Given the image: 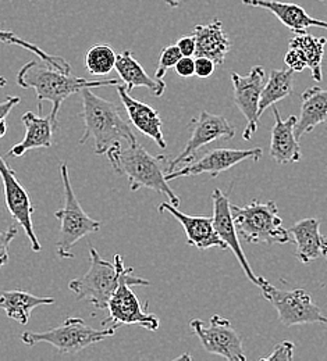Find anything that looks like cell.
I'll list each match as a JSON object with an SVG mask.
<instances>
[{
    "label": "cell",
    "mask_w": 327,
    "mask_h": 361,
    "mask_svg": "<svg viewBox=\"0 0 327 361\" xmlns=\"http://www.w3.org/2000/svg\"><path fill=\"white\" fill-rule=\"evenodd\" d=\"M17 233L18 228L16 226H8L6 231H0V269L8 263V246Z\"/></svg>",
    "instance_id": "31"
},
{
    "label": "cell",
    "mask_w": 327,
    "mask_h": 361,
    "mask_svg": "<svg viewBox=\"0 0 327 361\" xmlns=\"http://www.w3.org/2000/svg\"><path fill=\"white\" fill-rule=\"evenodd\" d=\"M266 73L262 66H254L248 75L232 73L234 87V103L246 120V128L242 134L244 140H249L259 127V102L265 87Z\"/></svg>",
    "instance_id": "13"
},
{
    "label": "cell",
    "mask_w": 327,
    "mask_h": 361,
    "mask_svg": "<svg viewBox=\"0 0 327 361\" xmlns=\"http://www.w3.org/2000/svg\"><path fill=\"white\" fill-rule=\"evenodd\" d=\"M323 257L327 260V238L323 240Z\"/></svg>",
    "instance_id": "41"
},
{
    "label": "cell",
    "mask_w": 327,
    "mask_h": 361,
    "mask_svg": "<svg viewBox=\"0 0 327 361\" xmlns=\"http://www.w3.org/2000/svg\"><path fill=\"white\" fill-rule=\"evenodd\" d=\"M327 39L321 37H314L312 34L308 32H298L295 34L291 39L288 46L292 49H297L302 53L307 67L312 73V78L316 82H322L323 80V73H322V60L325 54V46H326Z\"/></svg>",
    "instance_id": "26"
},
{
    "label": "cell",
    "mask_w": 327,
    "mask_h": 361,
    "mask_svg": "<svg viewBox=\"0 0 327 361\" xmlns=\"http://www.w3.org/2000/svg\"><path fill=\"white\" fill-rule=\"evenodd\" d=\"M177 47L180 49L182 54L186 56V57H192L195 56V49H196V44H195V38L194 35H186V37H182L179 41H177Z\"/></svg>",
    "instance_id": "36"
},
{
    "label": "cell",
    "mask_w": 327,
    "mask_h": 361,
    "mask_svg": "<svg viewBox=\"0 0 327 361\" xmlns=\"http://www.w3.org/2000/svg\"><path fill=\"white\" fill-rule=\"evenodd\" d=\"M117 93L126 109L131 124L142 133L143 135L149 136L160 149H166L167 143L165 140V135L162 131V118L152 106L142 103L140 100L131 97L130 92L126 88L124 84L117 85Z\"/></svg>",
    "instance_id": "17"
},
{
    "label": "cell",
    "mask_w": 327,
    "mask_h": 361,
    "mask_svg": "<svg viewBox=\"0 0 327 361\" xmlns=\"http://www.w3.org/2000/svg\"><path fill=\"white\" fill-rule=\"evenodd\" d=\"M301 113L295 126L298 140L314 131L319 124L327 123V90L312 87L301 94Z\"/></svg>",
    "instance_id": "24"
},
{
    "label": "cell",
    "mask_w": 327,
    "mask_h": 361,
    "mask_svg": "<svg viewBox=\"0 0 327 361\" xmlns=\"http://www.w3.org/2000/svg\"><path fill=\"white\" fill-rule=\"evenodd\" d=\"M60 174L64 188V203L63 207L54 213L56 220L60 223L56 252L60 259H74L73 246L83 238L97 232L102 223L90 217L81 207L71 188L69 166L66 163H61Z\"/></svg>",
    "instance_id": "6"
},
{
    "label": "cell",
    "mask_w": 327,
    "mask_h": 361,
    "mask_svg": "<svg viewBox=\"0 0 327 361\" xmlns=\"http://www.w3.org/2000/svg\"><path fill=\"white\" fill-rule=\"evenodd\" d=\"M150 282L140 276H131L120 282L113 296L109 300L107 310L109 317L102 321V325L106 326L110 324L113 329H117L120 325H140L148 331H157L160 321L156 314L146 313L141 306L138 298L136 296L131 286H149Z\"/></svg>",
    "instance_id": "9"
},
{
    "label": "cell",
    "mask_w": 327,
    "mask_h": 361,
    "mask_svg": "<svg viewBox=\"0 0 327 361\" xmlns=\"http://www.w3.org/2000/svg\"><path fill=\"white\" fill-rule=\"evenodd\" d=\"M183 359H187V360H191V356H188V355H184V356H180L177 360H183Z\"/></svg>",
    "instance_id": "42"
},
{
    "label": "cell",
    "mask_w": 327,
    "mask_h": 361,
    "mask_svg": "<svg viewBox=\"0 0 327 361\" xmlns=\"http://www.w3.org/2000/svg\"><path fill=\"white\" fill-rule=\"evenodd\" d=\"M91 266L83 276L70 281L69 289L74 292L77 300H87L99 310H107V305L121 281L134 276L133 269L124 267L120 255L113 263L100 257L94 246H90Z\"/></svg>",
    "instance_id": "4"
},
{
    "label": "cell",
    "mask_w": 327,
    "mask_h": 361,
    "mask_svg": "<svg viewBox=\"0 0 327 361\" xmlns=\"http://www.w3.org/2000/svg\"><path fill=\"white\" fill-rule=\"evenodd\" d=\"M0 178L3 182L4 200H6L8 213L16 220V223L24 229L27 238L31 242L32 252H37V253L41 252L42 246L34 231V223H32L35 206L32 204L28 192L17 178L16 171L7 166L4 157L1 156H0Z\"/></svg>",
    "instance_id": "12"
},
{
    "label": "cell",
    "mask_w": 327,
    "mask_h": 361,
    "mask_svg": "<svg viewBox=\"0 0 327 361\" xmlns=\"http://www.w3.org/2000/svg\"><path fill=\"white\" fill-rule=\"evenodd\" d=\"M275 126L272 128L270 140V157L278 164L298 163L302 157L299 140L295 135V126L298 117L290 116L287 120H283L279 110L273 106Z\"/></svg>",
    "instance_id": "19"
},
{
    "label": "cell",
    "mask_w": 327,
    "mask_h": 361,
    "mask_svg": "<svg viewBox=\"0 0 327 361\" xmlns=\"http://www.w3.org/2000/svg\"><path fill=\"white\" fill-rule=\"evenodd\" d=\"M7 85V80L4 77H0V90Z\"/></svg>",
    "instance_id": "40"
},
{
    "label": "cell",
    "mask_w": 327,
    "mask_h": 361,
    "mask_svg": "<svg viewBox=\"0 0 327 361\" xmlns=\"http://www.w3.org/2000/svg\"><path fill=\"white\" fill-rule=\"evenodd\" d=\"M212 202H213V226L218 232V235L226 242L227 247L232 249V252L238 260V264L246 275V278L258 286V276L251 269L249 262L246 260V256L241 247L237 228L234 224L233 213H232V203L226 193H223L220 189H215L212 192Z\"/></svg>",
    "instance_id": "15"
},
{
    "label": "cell",
    "mask_w": 327,
    "mask_h": 361,
    "mask_svg": "<svg viewBox=\"0 0 327 361\" xmlns=\"http://www.w3.org/2000/svg\"><path fill=\"white\" fill-rule=\"evenodd\" d=\"M159 213H169L172 214L186 231L187 243L199 250H206L209 247H219L227 249L226 242L218 235L213 219L208 216H188L186 213L180 212L179 207L173 206L172 203L163 202L157 207Z\"/></svg>",
    "instance_id": "16"
},
{
    "label": "cell",
    "mask_w": 327,
    "mask_h": 361,
    "mask_svg": "<svg viewBox=\"0 0 327 361\" xmlns=\"http://www.w3.org/2000/svg\"><path fill=\"white\" fill-rule=\"evenodd\" d=\"M192 35L196 44L195 57H208L216 66L225 64L232 44L219 18H213L206 25H195Z\"/></svg>",
    "instance_id": "20"
},
{
    "label": "cell",
    "mask_w": 327,
    "mask_h": 361,
    "mask_svg": "<svg viewBox=\"0 0 327 361\" xmlns=\"http://www.w3.org/2000/svg\"><path fill=\"white\" fill-rule=\"evenodd\" d=\"M116 329L90 326L80 317H70L64 322L47 332H24L21 335L23 343L34 346L45 342L52 345L59 353H78L97 342L113 336Z\"/></svg>",
    "instance_id": "7"
},
{
    "label": "cell",
    "mask_w": 327,
    "mask_h": 361,
    "mask_svg": "<svg viewBox=\"0 0 327 361\" xmlns=\"http://www.w3.org/2000/svg\"><path fill=\"white\" fill-rule=\"evenodd\" d=\"M234 135L233 126L223 116L212 114L205 110L201 111L198 117L191 120V136L187 145L174 160L169 161L167 173H173L183 163L188 164L194 161L201 147L220 139H233Z\"/></svg>",
    "instance_id": "11"
},
{
    "label": "cell",
    "mask_w": 327,
    "mask_h": 361,
    "mask_svg": "<svg viewBox=\"0 0 327 361\" xmlns=\"http://www.w3.org/2000/svg\"><path fill=\"white\" fill-rule=\"evenodd\" d=\"M262 296L278 310L279 319L285 328L304 324H327V317L314 303L305 289H279L263 276L258 278Z\"/></svg>",
    "instance_id": "8"
},
{
    "label": "cell",
    "mask_w": 327,
    "mask_h": 361,
    "mask_svg": "<svg viewBox=\"0 0 327 361\" xmlns=\"http://www.w3.org/2000/svg\"><path fill=\"white\" fill-rule=\"evenodd\" d=\"M216 64L213 60L208 57H196L195 59V75L199 78H209L215 73Z\"/></svg>",
    "instance_id": "34"
},
{
    "label": "cell",
    "mask_w": 327,
    "mask_h": 361,
    "mask_svg": "<svg viewBox=\"0 0 327 361\" xmlns=\"http://www.w3.org/2000/svg\"><path fill=\"white\" fill-rule=\"evenodd\" d=\"M263 156L262 147H254L248 150H238V149H213L208 152L198 160H194L184 166L183 169L174 170L173 173L166 174V180H173L182 177H195L201 174H210L216 178L219 174L233 169L234 166L245 161L254 160L259 161Z\"/></svg>",
    "instance_id": "14"
},
{
    "label": "cell",
    "mask_w": 327,
    "mask_h": 361,
    "mask_svg": "<svg viewBox=\"0 0 327 361\" xmlns=\"http://www.w3.org/2000/svg\"><path fill=\"white\" fill-rule=\"evenodd\" d=\"M176 68V73L183 77V78H189L192 75H195V59L192 57H186L183 56L177 64L174 66Z\"/></svg>",
    "instance_id": "35"
},
{
    "label": "cell",
    "mask_w": 327,
    "mask_h": 361,
    "mask_svg": "<svg viewBox=\"0 0 327 361\" xmlns=\"http://www.w3.org/2000/svg\"><path fill=\"white\" fill-rule=\"evenodd\" d=\"M20 102H21L20 97H11V96L7 97L4 102H1L0 103V118H6L11 113V110L20 104Z\"/></svg>",
    "instance_id": "37"
},
{
    "label": "cell",
    "mask_w": 327,
    "mask_h": 361,
    "mask_svg": "<svg viewBox=\"0 0 327 361\" xmlns=\"http://www.w3.org/2000/svg\"><path fill=\"white\" fill-rule=\"evenodd\" d=\"M56 300L53 298L35 296L24 290H4L0 293V309L10 319L21 325H27L34 309L40 306H50Z\"/></svg>",
    "instance_id": "25"
},
{
    "label": "cell",
    "mask_w": 327,
    "mask_h": 361,
    "mask_svg": "<svg viewBox=\"0 0 327 361\" xmlns=\"http://www.w3.org/2000/svg\"><path fill=\"white\" fill-rule=\"evenodd\" d=\"M318 1H327V0H318Z\"/></svg>",
    "instance_id": "43"
},
{
    "label": "cell",
    "mask_w": 327,
    "mask_h": 361,
    "mask_svg": "<svg viewBox=\"0 0 327 361\" xmlns=\"http://www.w3.org/2000/svg\"><path fill=\"white\" fill-rule=\"evenodd\" d=\"M189 328L198 336L202 348L212 355L222 356L229 361H245L246 356L242 349V339L234 331L232 322L225 317H210L206 326L201 319H191Z\"/></svg>",
    "instance_id": "10"
},
{
    "label": "cell",
    "mask_w": 327,
    "mask_h": 361,
    "mask_svg": "<svg viewBox=\"0 0 327 361\" xmlns=\"http://www.w3.org/2000/svg\"><path fill=\"white\" fill-rule=\"evenodd\" d=\"M284 63L294 73H301L307 67V61H305L302 53L299 50H297V49H292V47H290L288 51L285 53Z\"/></svg>",
    "instance_id": "33"
},
{
    "label": "cell",
    "mask_w": 327,
    "mask_h": 361,
    "mask_svg": "<svg viewBox=\"0 0 327 361\" xmlns=\"http://www.w3.org/2000/svg\"><path fill=\"white\" fill-rule=\"evenodd\" d=\"M17 84L23 90H34L38 99V110L42 113V103L50 102L52 111L49 117L57 126V116L63 102L84 88H100L121 85V80H99L90 81L74 77L71 73L59 71L50 66H41L38 61H28L17 74Z\"/></svg>",
    "instance_id": "2"
},
{
    "label": "cell",
    "mask_w": 327,
    "mask_h": 361,
    "mask_svg": "<svg viewBox=\"0 0 327 361\" xmlns=\"http://www.w3.org/2000/svg\"><path fill=\"white\" fill-rule=\"evenodd\" d=\"M242 4L249 7H259L269 10L273 16L278 17L281 24L292 31L294 34L298 32H307L308 28L316 27L327 30V21L314 18L309 16L302 6L295 3H287L279 0H241Z\"/></svg>",
    "instance_id": "18"
},
{
    "label": "cell",
    "mask_w": 327,
    "mask_h": 361,
    "mask_svg": "<svg viewBox=\"0 0 327 361\" xmlns=\"http://www.w3.org/2000/svg\"><path fill=\"white\" fill-rule=\"evenodd\" d=\"M232 213L237 232L248 243L285 245L292 240L283 226L279 207L273 200L262 203L254 199L244 206L232 204Z\"/></svg>",
    "instance_id": "5"
},
{
    "label": "cell",
    "mask_w": 327,
    "mask_h": 361,
    "mask_svg": "<svg viewBox=\"0 0 327 361\" xmlns=\"http://www.w3.org/2000/svg\"><path fill=\"white\" fill-rule=\"evenodd\" d=\"M114 49L109 45H95L85 54V67L93 75H106L116 66Z\"/></svg>",
    "instance_id": "29"
},
{
    "label": "cell",
    "mask_w": 327,
    "mask_h": 361,
    "mask_svg": "<svg viewBox=\"0 0 327 361\" xmlns=\"http://www.w3.org/2000/svg\"><path fill=\"white\" fill-rule=\"evenodd\" d=\"M0 42L1 44H6V45H14L20 46V47H24L25 50L31 51V53H35L42 61H45V64L59 70V71H63V73H71V67L69 64V61H66L63 57H59V56H53V54H49L45 50H42L41 47H38L23 38H20L18 35H16L14 32L11 31H3L0 30Z\"/></svg>",
    "instance_id": "28"
},
{
    "label": "cell",
    "mask_w": 327,
    "mask_h": 361,
    "mask_svg": "<svg viewBox=\"0 0 327 361\" xmlns=\"http://www.w3.org/2000/svg\"><path fill=\"white\" fill-rule=\"evenodd\" d=\"M182 57H183V54H182V51L177 47V45L163 47V50L160 53V57H159V63H157L156 71H155V78L163 80V77L167 73V70L173 68Z\"/></svg>",
    "instance_id": "30"
},
{
    "label": "cell",
    "mask_w": 327,
    "mask_h": 361,
    "mask_svg": "<svg viewBox=\"0 0 327 361\" xmlns=\"http://www.w3.org/2000/svg\"><path fill=\"white\" fill-rule=\"evenodd\" d=\"M184 1H187V0H166V4H167L169 7H172V8H176V7H179L180 4H183Z\"/></svg>",
    "instance_id": "38"
},
{
    "label": "cell",
    "mask_w": 327,
    "mask_h": 361,
    "mask_svg": "<svg viewBox=\"0 0 327 361\" xmlns=\"http://www.w3.org/2000/svg\"><path fill=\"white\" fill-rule=\"evenodd\" d=\"M292 75L294 71L287 68L272 70L268 82L261 93L259 102V116H262L269 107H273L283 99L288 97L292 93Z\"/></svg>",
    "instance_id": "27"
},
{
    "label": "cell",
    "mask_w": 327,
    "mask_h": 361,
    "mask_svg": "<svg viewBox=\"0 0 327 361\" xmlns=\"http://www.w3.org/2000/svg\"><path fill=\"white\" fill-rule=\"evenodd\" d=\"M25 127L24 139L14 145L7 153L6 157H21L27 152L34 149H49L53 145V134L57 126L52 121L50 117H41L32 111H27L21 118Z\"/></svg>",
    "instance_id": "21"
},
{
    "label": "cell",
    "mask_w": 327,
    "mask_h": 361,
    "mask_svg": "<svg viewBox=\"0 0 327 361\" xmlns=\"http://www.w3.org/2000/svg\"><path fill=\"white\" fill-rule=\"evenodd\" d=\"M7 133V126H6V118H0V139L6 135Z\"/></svg>",
    "instance_id": "39"
},
{
    "label": "cell",
    "mask_w": 327,
    "mask_h": 361,
    "mask_svg": "<svg viewBox=\"0 0 327 361\" xmlns=\"http://www.w3.org/2000/svg\"><path fill=\"white\" fill-rule=\"evenodd\" d=\"M106 156L113 170L129 180L133 192H137L141 188L152 189L166 196L173 206H180V197L173 192L169 186V180H166L169 169L166 156L150 154L138 142L126 146L121 143L114 145L107 150Z\"/></svg>",
    "instance_id": "1"
},
{
    "label": "cell",
    "mask_w": 327,
    "mask_h": 361,
    "mask_svg": "<svg viewBox=\"0 0 327 361\" xmlns=\"http://www.w3.org/2000/svg\"><path fill=\"white\" fill-rule=\"evenodd\" d=\"M294 350L295 345L290 341H283L278 343L273 349V352L268 356L261 359L262 361H291L294 357Z\"/></svg>",
    "instance_id": "32"
},
{
    "label": "cell",
    "mask_w": 327,
    "mask_h": 361,
    "mask_svg": "<svg viewBox=\"0 0 327 361\" xmlns=\"http://www.w3.org/2000/svg\"><path fill=\"white\" fill-rule=\"evenodd\" d=\"M80 93L83 103L80 117H83L85 126L84 135L80 139L81 145L93 139L95 154H106L114 145L138 142L130 124L123 118L120 107L96 96L91 88H84Z\"/></svg>",
    "instance_id": "3"
},
{
    "label": "cell",
    "mask_w": 327,
    "mask_h": 361,
    "mask_svg": "<svg viewBox=\"0 0 327 361\" xmlns=\"http://www.w3.org/2000/svg\"><path fill=\"white\" fill-rule=\"evenodd\" d=\"M291 239L297 243L295 257L308 264L323 256L325 236L321 233V220L318 217L304 219L288 229Z\"/></svg>",
    "instance_id": "22"
},
{
    "label": "cell",
    "mask_w": 327,
    "mask_h": 361,
    "mask_svg": "<svg viewBox=\"0 0 327 361\" xmlns=\"http://www.w3.org/2000/svg\"><path fill=\"white\" fill-rule=\"evenodd\" d=\"M114 70L119 73L120 80L129 92L136 88H146L152 92L153 96L160 97L166 90V82L163 80L149 77L133 56L131 50H123L117 54Z\"/></svg>",
    "instance_id": "23"
}]
</instances>
